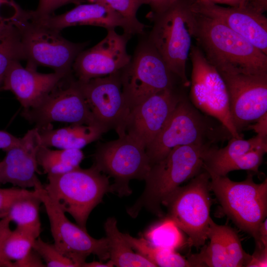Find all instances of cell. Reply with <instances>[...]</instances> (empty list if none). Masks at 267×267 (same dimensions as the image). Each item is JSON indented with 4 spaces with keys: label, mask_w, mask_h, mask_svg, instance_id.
I'll return each mask as SVG.
<instances>
[{
    "label": "cell",
    "mask_w": 267,
    "mask_h": 267,
    "mask_svg": "<svg viewBox=\"0 0 267 267\" xmlns=\"http://www.w3.org/2000/svg\"><path fill=\"white\" fill-rule=\"evenodd\" d=\"M193 11V38L219 72L267 75V54L220 21Z\"/></svg>",
    "instance_id": "6da1fadb"
},
{
    "label": "cell",
    "mask_w": 267,
    "mask_h": 267,
    "mask_svg": "<svg viewBox=\"0 0 267 267\" xmlns=\"http://www.w3.org/2000/svg\"><path fill=\"white\" fill-rule=\"evenodd\" d=\"M227 129L217 120L197 109L185 94L166 125L146 147L151 166L174 147L183 145L212 146L229 139Z\"/></svg>",
    "instance_id": "7a4b0ae2"
},
{
    "label": "cell",
    "mask_w": 267,
    "mask_h": 267,
    "mask_svg": "<svg viewBox=\"0 0 267 267\" xmlns=\"http://www.w3.org/2000/svg\"><path fill=\"white\" fill-rule=\"evenodd\" d=\"M210 147L176 146L164 158L152 165L144 179L145 189L134 205L127 209L128 214L135 218L144 208L162 217L164 213L161 206L164 201L181 183L203 170L205 152Z\"/></svg>",
    "instance_id": "3957f363"
},
{
    "label": "cell",
    "mask_w": 267,
    "mask_h": 267,
    "mask_svg": "<svg viewBox=\"0 0 267 267\" xmlns=\"http://www.w3.org/2000/svg\"><path fill=\"white\" fill-rule=\"evenodd\" d=\"M193 1L176 0L165 10L147 15L153 22L147 40L186 88L190 86L186 67L192 44Z\"/></svg>",
    "instance_id": "277c9868"
},
{
    "label": "cell",
    "mask_w": 267,
    "mask_h": 267,
    "mask_svg": "<svg viewBox=\"0 0 267 267\" xmlns=\"http://www.w3.org/2000/svg\"><path fill=\"white\" fill-rule=\"evenodd\" d=\"M47 179L44 187L51 200L86 230L91 212L102 202L105 193L112 192L109 178L93 165L89 169L79 167L63 174H49Z\"/></svg>",
    "instance_id": "5b68a950"
},
{
    "label": "cell",
    "mask_w": 267,
    "mask_h": 267,
    "mask_svg": "<svg viewBox=\"0 0 267 267\" xmlns=\"http://www.w3.org/2000/svg\"><path fill=\"white\" fill-rule=\"evenodd\" d=\"M209 175L210 189L223 212L258 244L259 227L267 215V179L256 183L251 172L241 181H232L226 176Z\"/></svg>",
    "instance_id": "8992f818"
},
{
    "label": "cell",
    "mask_w": 267,
    "mask_h": 267,
    "mask_svg": "<svg viewBox=\"0 0 267 267\" xmlns=\"http://www.w3.org/2000/svg\"><path fill=\"white\" fill-rule=\"evenodd\" d=\"M12 22L19 33L28 63L48 67L54 72L71 73L74 61L86 44L68 41L60 31L39 22L31 11L22 9Z\"/></svg>",
    "instance_id": "52a82bcc"
},
{
    "label": "cell",
    "mask_w": 267,
    "mask_h": 267,
    "mask_svg": "<svg viewBox=\"0 0 267 267\" xmlns=\"http://www.w3.org/2000/svg\"><path fill=\"white\" fill-rule=\"evenodd\" d=\"M120 78L130 112L161 91L183 86L147 39L140 43L129 63L121 70Z\"/></svg>",
    "instance_id": "ba28073f"
},
{
    "label": "cell",
    "mask_w": 267,
    "mask_h": 267,
    "mask_svg": "<svg viewBox=\"0 0 267 267\" xmlns=\"http://www.w3.org/2000/svg\"><path fill=\"white\" fill-rule=\"evenodd\" d=\"M210 176L203 170L186 185L178 187L164 201L168 218L188 236L190 246L199 248L208 239L211 201Z\"/></svg>",
    "instance_id": "9c48e42d"
},
{
    "label": "cell",
    "mask_w": 267,
    "mask_h": 267,
    "mask_svg": "<svg viewBox=\"0 0 267 267\" xmlns=\"http://www.w3.org/2000/svg\"><path fill=\"white\" fill-rule=\"evenodd\" d=\"M93 158V165L114 178L112 192L120 197L130 195V181L144 180L151 168L145 147L126 133L117 139L98 144Z\"/></svg>",
    "instance_id": "30bf717a"
},
{
    "label": "cell",
    "mask_w": 267,
    "mask_h": 267,
    "mask_svg": "<svg viewBox=\"0 0 267 267\" xmlns=\"http://www.w3.org/2000/svg\"><path fill=\"white\" fill-rule=\"evenodd\" d=\"M189 57L192 63L189 100L202 113L219 121L232 137L243 138L233 124L222 77L196 44H192Z\"/></svg>",
    "instance_id": "8fae6325"
},
{
    "label": "cell",
    "mask_w": 267,
    "mask_h": 267,
    "mask_svg": "<svg viewBox=\"0 0 267 267\" xmlns=\"http://www.w3.org/2000/svg\"><path fill=\"white\" fill-rule=\"evenodd\" d=\"M70 75L62 78L38 105L23 110L22 116L34 124L35 128H44L51 126L52 122L99 125L85 101L77 79L72 78Z\"/></svg>",
    "instance_id": "7c38bea8"
},
{
    "label": "cell",
    "mask_w": 267,
    "mask_h": 267,
    "mask_svg": "<svg viewBox=\"0 0 267 267\" xmlns=\"http://www.w3.org/2000/svg\"><path fill=\"white\" fill-rule=\"evenodd\" d=\"M34 190L44 206L55 247L65 256L72 260L77 267H82L90 255H96L100 261L110 258L106 237L99 239L91 237L87 230L71 222L51 200L40 180Z\"/></svg>",
    "instance_id": "4fadbf2b"
},
{
    "label": "cell",
    "mask_w": 267,
    "mask_h": 267,
    "mask_svg": "<svg viewBox=\"0 0 267 267\" xmlns=\"http://www.w3.org/2000/svg\"><path fill=\"white\" fill-rule=\"evenodd\" d=\"M120 71L78 83L95 120L107 132L114 130L118 136L130 113L123 95Z\"/></svg>",
    "instance_id": "5bb4252c"
},
{
    "label": "cell",
    "mask_w": 267,
    "mask_h": 267,
    "mask_svg": "<svg viewBox=\"0 0 267 267\" xmlns=\"http://www.w3.org/2000/svg\"><path fill=\"white\" fill-rule=\"evenodd\" d=\"M219 73L227 87L233 124L242 135L267 113V75Z\"/></svg>",
    "instance_id": "9a60e30c"
},
{
    "label": "cell",
    "mask_w": 267,
    "mask_h": 267,
    "mask_svg": "<svg viewBox=\"0 0 267 267\" xmlns=\"http://www.w3.org/2000/svg\"><path fill=\"white\" fill-rule=\"evenodd\" d=\"M182 85L161 91L132 109L125 122V134L145 148L163 129L177 105L186 94Z\"/></svg>",
    "instance_id": "2e32d148"
},
{
    "label": "cell",
    "mask_w": 267,
    "mask_h": 267,
    "mask_svg": "<svg viewBox=\"0 0 267 267\" xmlns=\"http://www.w3.org/2000/svg\"><path fill=\"white\" fill-rule=\"evenodd\" d=\"M105 37L96 45L83 50L75 58L72 69L77 80L86 82L122 70L130 62L127 51L131 36L118 34L115 29H107Z\"/></svg>",
    "instance_id": "e0dca14e"
},
{
    "label": "cell",
    "mask_w": 267,
    "mask_h": 267,
    "mask_svg": "<svg viewBox=\"0 0 267 267\" xmlns=\"http://www.w3.org/2000/svg\"><path fill=\"white\" fill-rule=\"evenodd\" d=\"M192 10L217 19L267 55V18L251 7H224L194 0Z\"/></svg>",
    "instance_id": "ac0fdd59"
},
{
    "label": "cell",
    "mask_w": 267,
    "mask_h": 267,
    "mask_svg": "<svg viewBox=\"0 0 267 267\" xmlns=\"http://www.w3.org/2000/svg\"><path fill=\"white\" fill-rule=\"evenodd\" d=\"M36 69L32 64L28 63L24 67L19 61H15L8 67L3 78L0 90L12 92L23 110L38 105L62 78L70 74L60 72L41 73Z\"/></svg>",
    "instance_id": "d6986e66"
},
{
    "label": "cell",
    "mask_w": 267,
    "mask_h": 267,
    "mask_svg": "<svg viewBox=\"0 0 267 267\" xmlns=\"http://www.w3.org/2000/svg\"><path fill=\"white\" fill-rule=\"evenodd\" d=\"M210 243L199 253L187 259L192 267H246L251 255L243 250L236 232L226 225H219L212 219L208 231Z\"/></svg>",
    "instance_id": "ffe728a7"
},
{
    "label": "cell",
    "mask_w": 267,
    "mask_h": 267,
    "mask_svg": "<svg viewBox=\"0 0 267 267\" xmlns=\"http://www.w3.org/2000/svg\"><path fill=\"white\" fill-rule=\"evenodd\" d=\"M33 16L42 24L59 31L77 25L100 26L107 30L121 27L125 33L132 36L142 34L144 30L131 23L101 0L79 5L64 13L57 15L37 17L33 15Z\"/></svg>",
    "instance_id": "44dd1931"
},
{
    "label": "cell",
    "mask_w": 267,
    "mask_h": 267,
    "mask_svg": "<svg viewBox=\"0 0 267 267\" xmlns=\"http://www.w3.org/2000/svg\"><path fill=\"white\" fill-rule=\"evenodd\" d=\"M41 145L38 130L28 131L20 142L6 151L0 162V183H11L26 189L34 187L39 179L37 153Z\"/></svg>",
    "instance_id": "7402d4cb"
},
{
    "label": "cell",
    "mask_w": 267,
    "mask_h": 267,
    "mask_svg": "<svg viewBox=\"0 0 267 267\" xmlns=\"http://www.w3.org/2000/svg\"><path fill=\"white\" fill-rule=\"evenodd\" d=\"M38 131L43 145L59 149H79L98 139L106 132L99 125L83 124H72L56 129L49 126Z\"/></svg>",
    "instance_id": "603a6c76"
},
{
    "label": "cell",
    "mask_w": 267,
    "mask_h": 267,
    "mask_svg": "<svg viewBox=\"0 0 267 267\" xmlns=\"http://www.w3.org/2000/svg\"><path fill=\"white\" fill-rule=\"evenodd\" d=\"M228 140L224 147L213 146L205 151L203 167L208 172H214L225 163L252 150L267 147V137L259 134L246 140L231 137Z\"/></svg>",
    "instance_id": "cb8c5ba5"
},
{
    "label": "cell",
    "mask_w": 267,
    "mask_h": 267,
    "mask_svg": "<svg viewBox=\"0 0 267 267\" xmlns=\"http://www.w3.org/2000/svg\"><path fill=\"white\" fill-rule=\"evenodd\" d=\"M110 254V261L118 267H149L156 265L138 253H135L123 233L117 226L115 218H109L104 224Z\"/></svg>",
    "instance_id": "d4e9b609"
},
{
    "label": "cell",
    "mask_w": 267,
    "mask_h": 267,
    "mask_svg": "<svg viewBox=\"0 0 267 267\" xmlns=\"http://www.w3.org/2000/svg\"><path fill=\"white\" fill-rule=\"evenodd\" d=\"M84 158L79 149L51 150L41 145L37 153V161L44 173L60 174L71 171L79 167Z\"/></svg>",
    "instance_id": "484cf974"
},
{
    "label": "cell",
    "mask_w": 267,
    "mask_h": 267,
    "mask_svg": "<svg viewBox=\"0 0 267 267\" xmlns=\"http://www.w3.org/2000/svg\"><path fill=\"white\" fill-rule=\"evenodd\" d=\"M31 195L16 201L11 206L7 217L14 222L17 226L21 227L36 238L39 237L41 224L39 208L42 202L35 190Z\"/></svg>",
    "instance_id": "4316f807"
},
{
    "label": "cell",
    "mask_w": 267,
    "mask_h": 267,
    "mask_svg": "<svg viewBox=\"0 0 267 267\" xmlns=\"http://www.w3.org/2000/svg\"><path fill=\"white\" fill-rule=\"evenodd\" d=\"M133 249L151 262L156 267H191L187 259L175 250L157 248L150 245L144 238H136L128 233H123Z\"/></svg>",
    "instance_id": "83f0119b"
},
{
    "label": "cell",
    "mask_w": 267,
    "mask_h": 267,
    "mask_svg": "<svg viewBox=\"0 0 267 267\" xmlns=\"http://www.w3.org/2000/svg\"><path fill=\"white\" fill-rule=\"evenodd\" d=\"M144 237L154 247L172 250H176L185 243L181 230L168 218L150 227Z\"/></svg>",
    "instance_id": "f1b7e54d"
},
{
    "label": "cell",
    "mask_w": 267,
    "mask_h": 267,
    "mask_svg": "<svg viewBox=\"0 0 267 267\" xmlns=\"http://www.w3.org/2000/svg\"><path fill=\"white\" fill-rule=\"evenodd\" d=\"M26 59L21 37L13 25L0 34V80L13 62Z\"/></svg>",
    "instance_id": "f546056e"
},
{
    "label": "cell",
    "mask_w": 267,
    "mask_h": 267,
    "mask_svg": "<svg viewBox=\"0 0 267 267\" xmlns=\"http://www.w3.org/2000/svg\"><path fill=\"white\" fill-rule=\"evenodd\" d=\"M37 238L29 231L16 226L11 230L4 242L3 252L5 258L11 262L23 259L32 249Z\"/></svg>",
    "instance_id": "4dcf8cb0"
},
{
    "label": "cell",
    "mask_w": 267,
    "mask_h": 267,
    "mask_svg": "<svg viewBox=\"0 0 267 267\" xmlns=\"http://www.w3.org/2000/svg\"><path fill=\"white\" fill-rule=\"evenodd\" d=\"M267 152V147H261L252 150L223 165L213 173H209L220 176H224L230 172L235 170H246L258 173L263 157Z\"/></svg>",
    "instance_id": "1f68e13d"
},
{
    "label": "cell",
    "mask_w": 267,
    "mask_h": 267,
    "mask_svg": "<svg viewBox=\"0 0 267 267\" xmlns=\"http://www.w3.org/2000/svg\"><path fill=\"white\" fill-rule=\"evenodd\" d=\"M32 248L44 261L46 267H77L75 263L63 254L54 244L45 242L40 237L35 240Z\"/></svg>",
    "instance_id": "d6a6232c"
},
{
    "label": "cell",
    "mask_w": 267,
    "mask_h": 267,
    "mask_svg": "<svg viewBox=\"0 0 267 267\" xmlns=\"http://www.w3.org/2000/svg\"><path fill=\"white\" fill-rule=\"evenodd\" d=\"M101 0L106 3L113 10L117 12L134 25L143 29H145L146 27V25L137 19L136 13L138 8L142 5L147 4V0Z\"/></svg>",
    "instance_id": "836d02e7"
},
{
    "label": "cell",
    "mask_w": 267,
    "mask_h": 267,
    "mask_svg": "<svg viewBox=\"0 0 267 267\" xmlns=\"http://www.w3.org/2000/svg\"><path fill=\"white\" fill-rule=\"evenodd\" d=\"M34 193V190L29 191L18 187L0 188V218L7 217L11 206L16 201Z\"/></svg>",
    "instance_id": "e575fe53"
},
{
    "label": "cell",
    "mask_w": 267,
    "mask_h": 267,
    "mask_svg": "<svg viewBox=\"0 0 267 267\" xmlns=\"http://www.w3.org/2000/svg\"><path fill=\"white\" fill-rule=\"evenodd\" d=\"M11 220L8 217L2 218L0 220V267H13L12 263L8 261L4 257L3 248L5 239L10 231Z\"/></svg>",
    "instance_id": "d590c367"
},
{
    "label": "cell",
    "mask_w": 267,
    "mask_h": 267,
    "mask_svg": "<svg viewBox=\"0 0 267 267\" xmlns=\"http://www.w3.org/2000/svg\"><path fill=\"white\" fill-rule=\"evenodd\" d=\"M68 0H40L36 10L32 11L37 17H44L51 15L56 9L67 3Z\"/></svg>",
    "instance_id": "8d00e7d4"
},
{
    "label": "cell",
    "mask_w": 267,
    "mask_h": 267,
    "mask_svg": "<svg viewBox=\"0 0 267 267\" xmlns=\"http://www.w3.org/2000/svg\"><path fill=\"white\" fill-rule=\"evenodd\" d=\"M42 258L33 248L23 259L12 263L13 267H43L46 265Z\"/></svg>",
    "instance_id": "74e56055"
},
{
    "label": "cell",
    "mask_w": 267,
    "mask_h": 267,
    "mask_svg": "<svg viewBox=\"0 0 267 267\" xmlns=\"http://www.w3.org/2000/svg\"><path fill=\"white\" fill-rule=\"evenodd\" d=\"M246 267H267V247L256 250L251 258Z\"/></svg>",
    "instance_id": "f35d334b"
},
{
    "label": "cell",
    "mask_w": 267,
    "mask_h": 267,
    "mask_svg": "<svg viewBox=\"0 0 267 267\" xmlns=\"http://www.w3.org/2000/svg\"><path fill=\"white\" fill-rule=\"evenodd\" d=\"M21 138L17 137L6 131L0 130V149L4 151L17 145Z\"/></svg>",
    "instance_id": "ab89813d"
},
{
    "label": "cell",
    "mask_w": 267,
    "mask_h": 267,
    "mask_svg": "<svg viewBox=\"0 0 267 267\" xmlns=\"http://www.w3.org/2000/svg\"><path fill=\"white\" fill-rule=\"evenodd\" d=\"M246 130H252L257 134L267 137V113L261 117L255 122L248 126Z\"/></svg>",
    "instance_id": "60d3db41"
},
{
    "label": "cell",
    "mask_w": 267,
    "mask_h": 267,
    "mask_svg": "<svg viewBox=\"0 0 267 267\" xmlns=\"http://www.w3.org/2000/svg\"><path fill=\"white\" fill-rule=\"evenodd\" d=\"M197 0L207 1V2H212L215 4H225V5H228V6H235V7L247 6V7H251L256 9L254 6L253 0Z\"/></svg>",
    "instance_id": "b9f144b4"
},
{
    "label": "cell",
    "mask_w": 267,
    "mask_h": 267,
    "mask_svg": "<svg viewBox=\"0 0 267 267\" xmlns=\"http://www.w3.org/2000/svg\"><path fill=\"white\" fill-rule=\"evenodd\" d=\"M151 7L150 13L161 12L168 8L176 0H147Z\"/></svg>",
    "instance_id": "7bdbcfd3"
},
{
    "label": "cell",
    "mask_w": 267,
    "mask_h": 267,
    "mask_svg": "<svg viewBox=\"0 0 267 267\" xmlns=\"http://www.w3.org/2000/svg\"><path fill=\"white\" fill-rule=\"evenodd\" d=\"M16 3L13 0H0V34L13 25L11 18H8L2 15V6L13 5Z\"/></svg>",
    "instance_id": "ee69618b"
},
{
    "label": "cell",
    "mask_w": 267,
    "mask_h": 267,
    "mask_svg": "<svg viewBox=\"0 0 267 267\" xmlns=\"http://www.w3.org/2000/svg\"><path fill=\"white\" fill-rule=\"evenodd\" d=\"M258 243L256 248L262 249L267 247V220L265 219L261 223L258 229Z\"/></svg>",
    "instance_id": "f6af8a7d"
},
{
    "label": "cell",
    "mask_w": 267,
    "mask_h": 267,
    "mask_svg": "<svg viewBox=\"0 0 267 267\" xmlns=\"http://www.w3.org/2000/svg\"><path fill=\"white\" fill-rule=\"evenodd\" d=\"M113 265L112 262L109 261L106 263H103L100 262L93 261L90 263L84 262L82 266L83 267H112Z\"/></svg>",
    "instance_id": "bcb514c9"
},
{
    "label": "cell",
    "mask_w": 267,
    "mask_h": 267,
    "mask_svg": "<svg viewBox=\"0 0 267 267\" xmlns=\"http://www.w3.org/2000/svg\"><path fill=\"white\" fill-rule=\"evenodd\" d=\"M255 8L262 13L267 9V0H253Z\"/></svg>",
    "instance_id": "7dc6e473"
},
{
    "label": "cell",
    "mask_w": 267,
    "mask_h": 267,
    "mask_svg": "<svg viewBox=\"0 0 267 267\" xmlns=\"http://www.w3.org/2000/svg\"><path fill=\"white\" fill-rule=\"evenodd\" d=\"M88 0L91 3H94L98 1V0Z\"/></svg>",
    "instance_id": "c3c4849f"
},
{
    "label": "cell",
    "mask_w": 267,
    "mask_h": 267,
    "mask_svg": "<svg viewBox=\"0 0 267 267\" xmlns=\"http://www.w3.org/2000/svg\"><path fill=\"white\" fill-rule=\"evenodd\" d=\"M1 84H2V81L0 80V88L1 87Z\"/></svg>",
    "instance_id": "681fc988"
},
{
    "label": "cell",
    "mask_w": 267,
    "mask_h": 267,
    "mask_svg": "<svg viewBox=\"0 0 267 267\" xmlns=\"http://www.w3.org/2000/svg\"><path fill=\"white\" fill-rule=\"evenodd\" d=\"M69 2L74 1L75 0H68Z\"/></svg>",
    "instance_id": "f907efd6"
}]
</instances>
